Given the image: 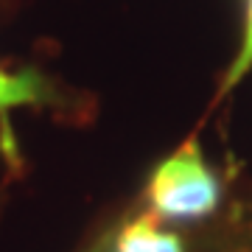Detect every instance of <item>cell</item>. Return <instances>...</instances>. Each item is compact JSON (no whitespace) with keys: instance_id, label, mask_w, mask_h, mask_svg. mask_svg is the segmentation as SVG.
Instances as JSON below:
<instances>
[{"instance_id":"cell-1","label":"cell","mask_w":252,"mask_h":252,"mask_svg":"<svg viewBox=\"0 0 252 252\" xmlns=\"http://www.w3.org/2000/svg\"><path fill=\"white\" fill-rule=\"evenodd\" d=\"M149 213L160 221H202L221 205V180L207 165L196 140L174 149L146 182Z\"/></svg>"},{"instance_id":"cell-2","label":"cell","mask_w":252,"mask_h":252,"mask_svg":"<svg viewBox=\"0 0 252 252\" xmlns=\"http://www.w3.org/2000/svg\"><path fill=\"white\" fill-rule=\"evenodd\" d=\"M98 252H185V241L171 230H162L154 213H137L109 233Z\"/></svg>"},{"instance_id":"cell-3","label":"cell","mask_w":252,"mask_h":252,"mask_svg":"<svg viewBox=\"0 0 252 252\" xmlns=\"http://www.w3.org/2000/svg\"><path fill=\"white\" fill-rule=\"evenodd\" d=\"M59 104L56 84L36 67L9 70L0 64V112L17 107H48Z\"/></svg>"},{"instance_id":"cell-4","label":"cell","mask_w":252,"mask_h":252,"mask_svg":"<svg viewBox=\"0 0 252 252\" xmlns=\"http://www.w3.org/2000/svg\"><path fill=\"white\" fill-rule=\"evenodd\" d=\"M252 70V0H244V31H241V42L235 51L233 62L227 67L224 79L219 84V95H227L230 90L238 87V81Z\"/></svg>"}]
</instances>
